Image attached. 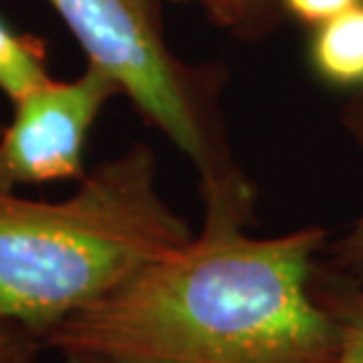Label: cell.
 Here are the masks:
<instances>
[{
    "instance_id": "obj_7",
    "label": "cell",
    "mask_w": 363,
    "mask_h": 363,
    "mask_svg": "<svg viewBox=\"0 0 363 363\" xmlns=\"http://www.w3.org/2000/svg\"><path fill=\"white\" fill-rule=\"evenodd\" d=\"M340 323L335 363H363V293H350L328 304Z\"/></svg>"
},
{
    "instance_id": "obj_3",
    "label": "cell",
    "mask_w": 363,
    "mask_h": 363,
    "mask_svg": "<svg viewBox=\"0 0 363 363\" xmlns=\"http://www.w3.org/2000/svg\"><path fill=\"white\" fill-rule=\"evenodd\" d=\"M142 118L184 154L201 184L234 170L217 144L201 76L163 38L156 0H48Z\"/></svg>"
},
{
    "instance_id": "obj_4",
    "label": "cell",
    "mask_w": 363,
    "mask_h": 363,
    "mask_svg": "<svg viewBox=\"0 0 363 363\" xmlns=\"http://www.w3.org/2000/svg\"><path fill=\"white\" fill-rule=\"evenodd\" d=\"M121 92L104 69L88 64L71 81L45 83L14 99L10 123L0 130V189L48 182H81L85 147L106 101Z\"/></svg>"
},
{
    "instance_id": "obj_6",
    "label": "cell",
    "mask_w": 363,
    "mask_h": 363,
    "mask_svg": "<svg viewBox=\"0 0 363 363\" xmlns=\"http://www.w3.org/2000/svg\"><path fill=\"white\" fill-rule=\"evenodd\" d=\"M50 78L45 43L0 17V92L14 101Z\"/></svg>"
},
{
    "instance_id": "obj_11",
    "label": "cell",
    "mask_w": 363,
    "mask_h": 363,
    "mask_svg": "<svg viewBox=\"0 0 363 363\" xmlns=\"http://www.w3.org/2000/svg\"><path fill=\"white\" fill-rule=\"evenodd\" d=\"M357 133L361 135V140H363V104H361V111L357 116ZM340 255H342L345 264L357 267V269L363 272V215L352 227L350 236H347L342 241V245H340Z\"/></svg>"
},
{
    "instance_id": "obj_10",
    "label": "cell",
    "mask_w": 363,
    "mask_h": 363,
    "mask_svg": "<svg viewBox=\"0 0 363 363\" xmlns=\"http://www.w3.org/2000/svg\"><path fill=\"white\" fill-rule=\"evenodd\" d=\"M361 3V0H281L290 17L304 21V24L318 26L328 21L335 14L350 10L352 5Z\"/></svg>"
},
{
    "instance_id": "obj_8",
    "label": "cell",
    "mask_w": 363,
    "mask_h": 363,
    "mask_svg": "<svg viewBox=\"0 0 363 363\" xmlns=\"http://www.w3.org/2000/svg\"><path fill=\"white\" fill-rule=\"evenodd\" d=\"M43 345L31 333L0 321V363H38Z\"/></svg>"
},
{
    "instance_id": "obj_9",
    "label": "cell",
    "mask_w": 363,
    "mask_h": 363,
    "mask_svg": "<svg viewBox=\"0 0 363 363\" xmlns=\"http://www.w3.org/2000/svg\"><path fill=\"white\" fill-rule=\"evenodd\" d=\"M179 3H196L222 26H243L257 14L267 0H179Z\"/></svg>"
},
{
    "instance_id": "obj_5",
    "label": "cell",
    "mask_w": 363,
    "mask_h": 363,
    "mask_svg": "<svg viewBox=\"0 0 363 363\" xmlns=\"http://www.w3.org/2000/svg\"><path fill=\"white\" fill-rule=\"evenodd\" d=\"M311 64L316 74L333 85H363V0L316 26Z\"/></svg>"
},
{
    "instance_id": "obj_2",
    "label": "cell",
    "mask_w": 363,
    "mask_h": 363,
    "mask_svg": "<svg viewBox=\"0 0 363 363\" xmlns=\"http://www.w3.org/2000/svg\"><path fill=\"white\" fill-rule=\"evenodd\" d=\"M135 144L62 201L0 189V321L40 340L191 238Z\"/></svg>"
},
{
    "instance_id": "obj_12",
    "label": "cell",
    "mask_w": 363,
    "mask_h": 363,
    "mask_svg": "<svg viewBox=\"0 0 363 363\" xmlns=\"http://www.w3.org/2000/svg\"><path fill=\"white\" fill-rule=\"evenodd\" d=\"M62 363H118V361L101 359V357H85V354H67V357H62Z\"/></svg>"
},
{
    "instance_id": "obj_1",
    "label": "cell",
    "mask_w": 363,
    "mask_h": 363,
    "mask_svg": "<svg viewBox=\"0 0 363 363\" xmlns=\"http://www.w3.org/2000/svg\"><path fill=\"white\" fill-rule=\"evenodd\" d=\"M201 191L199 234L52 328L43 350L118 363H335L340 323L311 295L325 231L245 234L252 186L236 168Z\"/></svg>"
}]
</instances>
